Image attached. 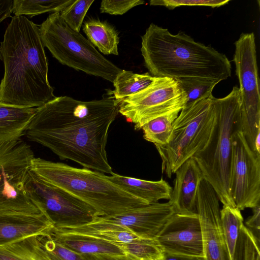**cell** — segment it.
Returning a JSON list of instances; mask_svg holds the SVG:
<instances>
[{
	"label": "cell",
	"mask_w": 260,
	"mask_h": 260,
	"mask_svg": "<svg viewBox=\"0 0 260 260\" xmlns=\"http://www.w3.org/2000/svg\"><path fill=\"white\" fill-rule=\"evenodd\" d=\"M120 102L113 96L89 101L55 97L36 108L25 135L61 160L111 175L106 146Z\"/></svg>",
	"instance_id": "1"
},
{
	"label": "cell",
	"mask_w": 260,
	"mask_h": 260,
	"mask_svg": "<svg viewBox=\"0 0 260 260\" xmlns=\"http://www.w3.org/2000/svg\"><path fill=\"white\" fill-rule=\"evenodd\" d=\"M0 59L5 70L0 103L35 108L56 97L39 25L26 17H12L1 42Z\"/></svg>",
	"instance_id": "2"
},
{
	"label": "cell",
	"mask_w": 260,
	"mask_h": 260,
	"mask_svg": "<svg viewBox=\"0 0 260 260\" xmlns=\"http://www.w3.org/2000/svg\"><path fill=\"white\" fill-rule=\"evenodd\" d=\"M141 39L145 65L153 77L171 78L181 85L217 84L231 76V62L225 54L183 32L174 35L151 23Z\"/></svg>",
	"instance_id": "3"
},
{
	"label": "cell",
	"mask_w": 260,
	"mask_h": 260,
	"mask_svg": "<svg viewBox=\"0 0 260 260\" xmlns=\"http://www.w3.org/2000/svg\"><path fill=\"white\" fill-rule=\"evenodd\" d=\"M30 171L91 206L98 216L118 214L149 204L124 190L104 173L92 170L35 157Z\"/></svg>",
	"instance_id": "4"
},
{
	"label": "cell",
	"mask_w": 260,
	"mask_h": 260,
	"mask_svg": "<svg viewBox=\"0 0 260 260\" xmlns=\"http://www.w3.org/2000/svg\"><path fill=\"white\" fill-rule=\"evenodd\" d=\"M214 103L215 120L211 137L205 147L192 157L223 206L234 208L229 192V178L233 136L241 130L239 87L234 86L223 98L214 97Z\"/></svg>",
	"instance_id": "5"
},
{
	"label": "cell",
	"mask_w": 260,
	"mask_h": 260,
	"mask_svg": "<svg viewBox=\"0 0 260 260\" xmlns=\"http://www.w3.org/2000/svg\"><path fill=\"white\" fill-rule=\"evenodd\" d=\"M214 98L211 94L186 104L173 123L168 142L155 147L162 160V172L169 178L209 142L215 120Z\"/></svg>",
	"instance_id": "6"
},
{
	"label": "cell",
	"mask_w": 260,
	"mask_h": 260,
	"mask_svg": "<svg viewBox=\"0 0 260 260\" xmlns=\"http://www.w3.org/2000/svg\"><path fill=\"white\" fill-rule=\"evenodd\" d=\"M39 28L44 46L62 64L112 83L122 71L82 34L72 30L59 12L49 14Z\"/></svg>",
	"instance_id": "7"
},
{
	"label": "cell",
	"mask_w": 260,
	"mask_h": 260,
	"mask_svg": "<svg viewBox=\"0 0 260 260\" xmlns=\"http://www.w3.org/2000/svg\"><path fill=\"white\" fill-rule=\"evenodd\" d=\"M34 157L30 146L21 139L0 143V209L45 212L27 187Z\"/></svg>",
	"instance_id": "8"
},
{
	"label": "cell",
	"mask_w": 260,
	"mask_h": 260,
	"mask_svg": "<svg viewBox=\"0 0 260 260\" xmlns=\"http://www.w3.org/2000/svg\"><path fill=\"white\" fill-rule=\"evenodd\" d=\"M255 40L253 32L242 33L235 43L233 60L240 85L241 130L254 152L255 141L260 135V88Z\"/></svg>",
	"instance_id": "9"
},
{
	"label": "cell",
	"mask_w": 260,
	"mask_h": 260,
	"mask_svg": "<svg viewBox=\"0 0 260 260\" xmlns=\"http://www.w3.org/2000/svg\"><path fill=\"white\" fill-rule=\"evenodd\" d=\"M186 103V94L178 82L155 77L146 87L121 101L118 112L138 131L156 117L181 110Z\"/></svg>",
	"instance_id": "10"
},
{
	"label": "cell",
	"mask_w": 260,
	"mask_h": 260,
	"mask_svg": "<svg viewBox=\"0 0 260 260\" xmlns=\"http://www.w3.org/2000/svg\"><path fill=\"white\" fill-rule=\"evenodd\" d=\"M229 192L240 211L260 205V154L250 148L241 130L232 138Z\"/></svg>",
	"instance_id": "11"
},
{
	"label": "cell",
	"mask_w": 260,
	"mask_h": 260,
	"mask_svg": "<svg viewBox=\"0 0 260 260\" xmlns=\"http://www.w3.org/2000/svg\"><path fill=\"white\" fill-rule=\"evenodd\" d=\"M27 186L31 198L42 208L55 227L83 225L98 216L91 206L60 188L45 182L31 171Z\"/></svg>",
	"instance_id": "12"
},
{
	"label": "cell",
	"mask_w": 260,
	"mask_h": 260,
	"mask_svg": "<svg viewBox=\"0 0 260 260\" xmlns=\"http://www.w3.org/2000/svg\"><path fill=\"white\" fill-rule=\"evenodd\" d=\"M197 213L202 229L203 260H229L221 225L219 199L212 186L204 178L198 187Z\"/></svg>",
	"instance_id": "13"
},
{
	"label": "cell",
	"mask_w": 260,
	"mask_h": 260,
	"mask_svg": "<svg viewBox=\"0 0 260 260\" xmlns=\"http://www.w3.org/2000/svg\"><path fill=\"white\" fill-rule=\"evenodd\" d=\"M155 239L164 252L204 257L202 229L197 213H174Z\"/></svg>",
	"instance_id": "14"
},
{
	"label": "cell",
	"mask_w": 260,
	"mask_h": 260,
	"mask_svg": "<svg viewBox=\"0 0 260 260\" xmlns=\"http://www.w3.org/2000/svg\"><path fill=\"white\" fill-rule=\"evenodd\" d=\"M175 213L173 205L158 202L108 216H97L104 222L124 227L140 238L155 239Z\"/></svg>",
	"instance_id": "15"
},
{
	"label": "cell",
	"mask_w": 260,
	"mask_h": 260,
	"mask_svg": "<svg viewBox=\"0 0 260 260\" xmlns=\"http://www.w3.org/2000/svg\"><path fill=\"white\" fill-rule=\"evenodd\" d=\"M54 223L45 212L0 209V245L32 235H47Z\"/></svg>",
	"instance_id": "16"
},
{
	"label": "cell",
	"mask_w": 260,
	"mask_h": 260,
	"mask_svg": "<svg viewBox=\"0 0 260 260\" xmlns=\"http://www.w3.org/2000/svg\"><path fill=\"white\" fill-rule=\"evenodd\" d=\"M174 187L169 202L176 213L191 214L197 213L198 187L204 178L197 162L193 157L185 161L176 170Z\"/></svg>",
	"instance_id": "17"
},
{
	"label": "cell",
	"mask_w": 260,
	"mask_h": 260,
	"mask_svg": "<svg viewBox=\"0 0 260 260\" xmlns=\"http://www.w3.org/2000/svg\"><path fill=\"white\" fill-rule=\"evenodd\" d=\"M46 236L64 248L78 254H125L121 244L85 235L64 232L54 226Z\"/></svg>",
	"instance_id": "18"
},
{
	"label": "cell",
	"mask_w": 260,
	"mask_h": 260,
	"mask_svg": "<svg viewBox=\"0 0 260 260\" xmlns=\"http://www.w3.org/2000/svg\"><path fill=\"white\" fill-rule=\"evenodd\" d=\"M107 178L112 182L134 196L149 204L160 200L170 199L172 187L162 178L158 181H149L113 173Z\"/></svg>",
	"instance_id": "19"
},
{
	"label": "cell",
	"mask_w": 260,
	"mask_h": 260,
	"mask_svg": "<svg viewBox=\"0 0 260 260\" xmlns=\"http://www.w3.org/2000/svg\"><path fill=\"white\" fill-rule=\"evenodd\" d=\"M0 103V143L20 140L36 111Z\"/></svg>",
	"instance_id": "20"
},
{
	"label": "cell",
	"mask_w": 260,
	"mask_h": 260,
	"mask_svg": "<svg viewBox=\"0 0 260 260\" xmlns=\"http://www.w3.org/2000/svg\"><path fill=\"white\" fill-rule=\"evenodd\" d=\"M55 228L64 232L85 235L119 244L128 243L140 238L126 228L102 221L97 216L92 221L83 225Z\"/></svg>",
	"instance_id": "21"
},
{
	"label": "cell",
	"mask_w": 260,
	"mask_h": 260,
	"mask_svg": "<svg viewBox=\"0 0 260 260\" xmlns=\"http://www.w3.org/2000/svg\"><path fill=\"white\" fill-rule=\"evenodd\" d=\"M40 237L29 236L0 245V260H50Z\"/></svg>",
	"instance_id": "22"
},
{
	"label": "cell",
	"mask_w": 260,
	"mask_h": 260,
	"mask_svg": "<svg viewBox=\"0 0 260 260\" xmlns=\"http://www.w3.org/2000/svg\"><path fill=\"white\" fill-rule=\"evenodd\" d=\"M83 31L90 42L104 54H118V32L109 23L92 18L84 22Z\"/></svg>",
	"instance_id": "23"
},
{
	"label": "cell",
	"mask_w": 260,
	"mask_h": 260,
	"mask_svg": "<svg viewBox=\"0 0 260 260\" xmlns=\"http://www.w3.org/2000/svg\"><path fill=\"white\" fill-rule=\"evenodd\" d=\"M154 77L148 73L137 74L122 70L113 82L114 87V90L112 91L113 97L121 101L146 87Z\"/></svg>",
	"instance_id": "24"
},
{
	"label": "cell",
	"mask_w": 260,
	"mask_h": 260,
	"mask_svg": "<svg viewBox=\"0 0 260 260\" xmlns=\"http://www.w3.org/2000/svg\"><path fill=\"white\" fill-rule=\"evenodd\" d=\"M181 110H176L156 117L141 127L144 139L156 146L166 144L169 140L173 123Z\"/></svg>",
	"instance_id": "25"
},
{
	"label": "cell",
	"mask_w": 260,
	"mask_h": 260,
	"mask_svg": "<svg viewBox=\"0 0 260 260\" xmlns=\"http://www.w3.org/2000/svg\"><path fill=\"white\" fill-rule=\"evenodd\" d=\"M221 222L229 260H233L240 228L244 223L241 211L237 207L223 206L220 210Z\"/></svg>",
	"instance_id": "26"
},
{
	"label": "cell",
	"mask_w": 260,
	"mask_h": 260,
	"mask_svg": "<svg viewBox=\"0 0 260 260\" xmlns=\"http://www.w3.org/2000/svg\"><path fill=\"white\" fill-rule=\"evenodd\" d=\"M74 0L13 1L12 13L15 16L30 17L46 12H60Z\"/></svg>",
	"instance_id": "27"
},
{
	"label": "cell",
	"mask_w": 260,
	"mask_h": 260,
	"mask_svg": "<svg viewBox=\"0 0 260 260\" xmlns=\"http://www.w3.org/2000/svg\"><path fill=\"white\" fill-rule=\"evenodd\" d=\"M125 254L136 260H162L164 252L155 239L138 238L121 245Z\"/></svg>",
	"instance_id": "28"
},
{
	"label": "cell",
	"mask_w": 260,
	"mask_h": 260,
	"mask_svg": "<svg viewBox=\"0 0 260 260\" xmlns=\"http://www.w3.org/2000/svg\"><path fill=\"white\" fill-rule=\"evenodd\" d=\"M259 244L244 225H241L233 260H260Z\"/></svg>",
	"instance_id": "29"
},
{
	"label": "cell",
	"mask_w": 260,
	"mask_h": 260,
	"mask_svg": "<svg viewBox=\"0 0 260 260\" xmlns=\"http://www.w3.org/2000/svg\"><path fill=\"white\" fill-rule=\"evenodd\" d=\"M94 0H74L60 11L61 17L73 30L79 32L84 17Z\"/></svg>",
	"instance_id": "30"
},
{
	"label": "cell",
	"mask_w": 260,
	"mask_h": 260,
	"mask_svg": "<svg viewBox=\"0 0 260 260\" xmlns=\"http://www.w3.org/2000/svg\"><path fill=\"white\" fill-rule=\"evenodd\" d=\"M40 241L50 260H86L81 254L64 248L47 236L40 237Z\"/></svg>",
	"instance_id": "31"
},
{
	"label": "cell",
	"mask_w": 260,
	"mask_h": 260,
	"mask_svg": "<svg viewBox=\"0 0 260 260\" xmlns=\"http://www.w3.org/2000/svg\"><path fill=\"white\" fill-rule=\"evenodd\" d=\"M230 0H151V6H164L169 9H174L181 6H206L212 8L224 6Z\"/></svg>",
	"instance_id": "32"
},
{
	"label": "cell",
	"mask_w": 260,
	"mask_h": 260,
	"mask_svg": "<svg viewBox=\"0 0 260 260\" xmlns=\"http://www.w3.org/2000/svg\"><path fill=\"white\" fill-rule=\"evenodd\" d=\"M144 3L142 0H104L101 3L100 9L101 13L114 15H123L133 8Z\"/></svg>",
	"instance_id": "33"
},
{
	"label": "cell",
	"mask_w": 260,
	"mask_h": 260,
	"mask_svg": "<svg viewBox=\"0 0 260 260\" xmlns=\"http://www.w3.org/2000/svg\"><path fill=\"white\" fill-rule=\"evenodd\" d=\"M180 85L186 94V104H188L212 94V91L217 84L212 83H197Z\"/></svg>",
	"instance_id": "34"
},
{
	"label": "cell",
	"mask_w": 260,
	"mask_h": 260,
	"mask_svg": "<svg viewBox=\"0 0 260 260\" xmlns=\"http://www.w3.org/2000/svg\"><path fill=\"white\" fill-rule=\"evenodd\" d=\"M253 214L246 220L244 225L260 243V205L252 208Z\"/></svg>",
	"instance_id": "35"
},
{
	"label": "cell",
	"mask_w": 260,
	"mask_h": 260,
	"mask_svg": "<svg viewBox=\"0 0 260 260\" xmlns=\"http://www.w3.org/2000/svg\"><path fill=\"white\" fill-rule=\"evenodd\" d=\"M86 260H136L127 255H110L105 254H80Z\"/></svg>",
	"instance_id": "36"
},
{
	"label": "cell",
	"mask_w": 260,
	"mask_h": 260,
	"mask_svg": "<svg viewBox=\"0 0 260 260\" xmlns=\"http://www.w3.org/2000/svg\"><path fill=\"white\" fill-rule=\"evenodd\" d=\"M12 7V0H0V23L11 16Z\"/></svg>",
	"instance_id": "37"
},
{
	"label": "cell",
	"mask_w": 260,
	"mask_h": 260,
	"mask_svg": "<svg viewBox=\"0 0 260 260\" xmlns=\"http://www.w3.org/2000/svg\"><path fill=\"white\" fill-rule=\"evenodd\" d=\"M162 260H203L202 258L164 252Z\"/></svg>",
	"instance_id": "38"
}]
</instances>
